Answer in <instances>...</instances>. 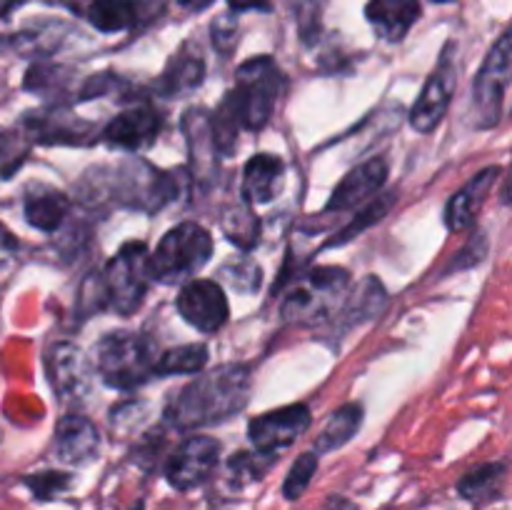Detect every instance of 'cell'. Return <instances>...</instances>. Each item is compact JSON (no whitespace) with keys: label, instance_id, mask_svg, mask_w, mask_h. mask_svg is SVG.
Wrapping results in <instances>:
<instances>
[{"label":"cell","instance_id":"cell-11","mask_svg":"<svg viewBox=\"0 0 512 510\" xmlns=\"http://www.w3.org/2000/svg\"><path fill=\"white\" fill-rule=\"evenodd\" d=\"M45 370L58 398L65 403L85 400L93 383V368L83 350L73 343H55L45 353Z\"/></svg>","mask_w":512,"mask_h":510},{"label":"cell","instance_id":"cell-38","mask_svg":"<svg viewBox=\"0 0 512 510\" xmlns=\"http://www.w3.org/2000/svg\"><path fill=\"white\" fill-rule=\"evenodd\" d=\"M23 138H25V135H23ZM3 155H5L3 178H13L15 168H18V165L25 160V145H18V148H13V133H5Z\"/></svg>","mask_w":512,"mask_h":510},{"label":"cell","instance_id":"cell-33","mask_svg":"<svg viewBox=\"0 0 512 510\" xmlns=\"http://www.w3.org/2000/svg\"><path fill=\"white\" fill-rule=\"evenodd\" d=\"M273 465V453H260V450H255V453H235L233 458L228 460V478L233 480L235 488H245V485L263 478Z\"/></svg>","mask_w":512,"mask_h":510},{"label":"cell","instance_id":"cell-29","mask_svg":"<svg viewBox=\"0 0 512 510\" xmlns=\"http://www.w3.org/2000/svg\"><path fill=\"white\" fill-rule=\"evenodd\" d=\"M393 205H395V193H385V195H380V198L370 200V203L363 205V210H360V213L355 215V218L350 220V223L345 225L338 235H335V238L328 240V245H325V248H338V245H345V243H350L353 238H358L363 230L373 228L375 223H380V220L388 215V210L393 208Z\"/></svg>","mask_w":512,"mask_h":510},{"label":"cell","instance_id":"cell-12","mask_svg":"<svg viewBox=\"0 0 512 510\" xmlns=\"http://www.w3.org/2000/svg\"><path fill=\"white\" fill-rule=\"evenodd\" d=\"M175 308L200 333H218L228 323V298L215 280H190L180 288Z\"/></svg>","mask_w":512,"mask_h":510},{"label":"cell","instance_id":"cell-32","mask_svg":"<svg viewBox=\"0 0 512 510\" xmlns=\"http://www.w3.org/2000/svg\"><path fill=\"white\" fill-rule=\"evenodd\" d=\"M63 23H43L33 25V28L23 30V33L13 35V45L18 53L23 55H48L58 48L63 40Z\"/></svg>","mask_w":512,"mask_h":510},{"label":"cell","instance_id":"cell-37","mask_svg":"<svg viewBox=\"0 0 512 510\" xmlns=\"http://www.w3.org/2000/svg\"><path fill=\"white\" fill-rule=\"evenodd\" d=\"M235 40H238V28H235L233 18L230 15H225V18H218L213 23V43L218 50H225V53H230L235 45Z\"/></svg>","mask_w":512,"mask_h":510},{"label":"cell","instance_id":"cell-10","mask_svg":"<svg viewBox=\"0 0 512 510\" xmlns=\"http://www.w3.org/2000/svg\"><path fill=\"white\" fill-rule=\"evenodd\" d=\"M23 133L28 140L43 145H90L98 138L93 123L78 118L60 105L25 115Z\"/></svg>","mask_w":512,"mask_h":510},{"label":"cell","instance_id":"cell-39","mask_svg":"<svg viewBox=\"0 0 512 510\" xmlns=\"http://www.w3.org/2000/svg\"><path fill=\"white\" fill-rule=\"evenodd\" d=\"M463 255H473V260L475 258H478V260L485 258V238H483V233H480V238L470 240V245L463 250ZM458 265H460V268H465V265H470V263H465V258H455L453 268H458Z\"/></svg>","mask_w":512,"mask_h":510},{"label":"cell","instance_id":"cell-42","mask_svg":"<svg viewBox=\"0 0 512 510\" xmlns=\"http://www.w3.org/2000/svg\"><path fill=\"white\" fill-rule=\"evenodd\" d=\"M500 200H503L505 205H512V163L508 168V175L503 178V185H500Z\"/></svg>","mask_w":512,"mask_h":510},{"label":"cell","instance_id":"cell-25","mask_svg":"<svg viewBox=\"0 0 512 510\" xmlns=\"http://www.w3.org/2000/svg\"><path fill=\"white\" fill-rule=\"evenodd\" d=\"M385 303H388V295H385L383 283L370 275V278L360 283V288L353 295H348V300H345V305L338 313V323L343 328H355L358 323L373 320L375 315L383 313Z\"/></svg>","mask_w":512,"mask_h":510},{"label":"cell","instance_id":"cell-27","mask_svg":"<svg viewBox=\"0 0 512 510\" xmlns=\"http://www.w3.org/2000/svg\"><path fill=\"white\" fill-rule=\"evenodd\" d=\"M505 463H485L478 468L470 470L468 475H463L458 483L460 498L468 500V503H485V500L495 498L503 485L505 478Z\"/></svg>","mask_w":512,"mask_h":510},{"label":"cell","instance_id":"cell-18","mask_svg":"<svg viewBox=\"0 0 512 510\" xmlns=\"http://www.w3.org/2000/svg\"><path fill=\"white\" fill-rule=\"evenodd\" d=\"M500 175H503V170L498 165H490V168L475 173L463 188L455 190V195L445 205V225H448L450 233H463L465 228L475 223Z\"/></svg>","mask_w":512,"mask_h":510},{"label":"cell","instance_id":"cell-9","mask_svg":"<svg viewBox=\"0 0 512 510\" xmlns=\"http://www.w3.org/2000/svg\"><path fill=\"white\" fill-rule=\"evenodd\" d=\"M220 460V443L210 435H190L165 463V480L175 490H193L213 475Z\"/></svg>","mask_w":512,"mask_h":510},{"label":"cell","instance_id":"cell-3","mask_svg":"<svg viewBox=\"0 0 512 510\" xmlns=\"http://www.w3.org/2000/svg\"><path fill=\"white\" fill-rule=\"evenodd\" d=\"M350 273L335 265H323L293 278L290 293L283 300V318L290 323L315 325L340 313L348 300Z\"/></svg>","mask_w":512,"mask_h":510},{"label":"cell","instance_id":"cell-41","mask_svg":"<svg viewBox=\"0 0 512 510\" xmlns=\"http://www.w3.org/2000/svg\"><path fill=\"white\" fill-rule=\"evenodd\" d=\"M323 510H358V505L353 500L343 498V495H330L323 503Z\"/></svg>","mask_w":512,"mask_h":510},{"label":"cell","instance_id":"cell-13","mask_svg":"<svg viewBox=\"0 0 512 510\" xmlns=\"http://www.w3.org/2000/svg\"><path fill=\"white\" fill-rule=\"evenodd\" d=\"M310 408L308 405H288V408L270 410V413L260 415L250 423L248 435L250 443L255 445V450L260 453H273L278 455V450L290 448L305 430L310 428Z\"/></svg>","mask_w":512,"mask_h":510},{"label":"cell","instance_id":"cell-46","mask_svg":"<svg viewBox=\"0 0 512 510\" xmlns=\"http://www.w3.org/2000/svg\"><path fill=\"white\" fill-rule=\"evenodd\" d=\"M433 3H453V0H433Z\"/></svg>","mask_w":512,"mask_h":510},{"label":"cell","instance_id":"cell-17","mask_svg":"<svg viewBox=\"0 0 512 510\" xmlns=\"http://www.w3.org/2000/svg\"><path fill=\"white\" fill-rule=\"evenodd\" d=\"M100 453V433L93 420L68 413L55 425V455L65 465L93 463Z\"/></svg>","mask_w":512,"mask_h":510},{"label":"cell","instance_id":"cell-28","mask_svg":"<svg viewBox=\"0 0 512 510\" xmlns=\"http://www.w3.org/2000/svg\"><path fill=\"white\" fill-rule=\"evenodd\" d=\"M220 228L228 235L230 243L238 245L240 250H250L260 238L258 215L253 213V208H250V203L245 198L243 203L230 205V208L225 210L223 218H220Z\"/></svg>","mask_w":512,"mask_h":510},{"label":"cell","instance_id":"cell-24","mask_svg":"<svg viewBox=\"0 0 512 510\" xmlns=\"http://www.w3.org/2000/svg\"><path fill=\"white\" fill-rule=\"evenodd\" d=\"M143 0H90L88 20L100 33L130 30L143 20Z\"/></svg>","mask_w":512,"mask_h":510},{"label":"cell","instance_id":"cell-1","mask_svg":"<svg viewBox=\"0 0 512 510\" xmlns=\"http://www.w3.org/2000/svg\"><path fill=\"white\" fill-rule=\"evenodd\" d=\"M250 400V370L230 363L198 375L170 395L165 420L173 428L193 430L233 418Z\"/></svg>","mask_w":512,"mask_h":510},{"label":"cell","instance_id":"cell-2","mask_svg":"<svg viewBox=\"0 0 512 510\" xmlns=\"http://www.w3.org/2000/svg\"><path fill=\"white\" fill-rule=\"evenodd\" d=\"M88 178L95 180V190L103 188L105 198L143 213H158L180 193V183L173 173H163L138 158L118 165L115 170L100 168V178H93L90 173Z\"/></svg>","mask_w":512,"mask_h":510},{"label":"cell","instance_id":"cell-45","mask_svg":"<svg viewBox=\"0 0 512 510\" xmlns=\"http://www.w3.org/2000/svg\"><path fill=\"white\" fill-rule=\"evenodd\" d=\"M130 510H145V505H143V503H135Z\"/></svg>","mask_w":512,"mask_h":510},{"label":"cell","instance_id":"cell-35","mask_svg":"<svg viewBox=\"0 0 512 510\" xmlns=\"http://www.w3.org/2000/svg\"><path fill=\"white\" fill-rule=\"evenodd\" d=\"M220 275H223L235 290H240V293H255L260 280H263V273H260L258 265L250 263L248 258H235L230 260V263H225Z\"/></svg>","mask_w":512,"mask_h":510},{"label":"cell","instance_id":"cell-44","mask_svg":"<svg viewBox=\"0 0 512 510\" xmlns=\"http://www.w3.org/2000/svg\"><path fill=\"white\" fill-rule=\"evenodd\" d=\"M0 3H3V8H0L3 18H10V13H13L15 8H20V5H23L25 0H0Z\"/></svg>","mask_w":512,"mask_h":510},{"label":"cell","instance_id":"cell-36","mask_svg":"<svg viewBox=\"0 0 512 510\" xmlns=\"http://www.w3.org/2000/svg\"><path fill=\"white\" fill-rule=\"evenodd\" d=\"M70 480L73 478H70L68 473L48 470V473L28 475V478H23V483L28 485L30 493H33L38 500H53L70 488Z\"/></svg>","mask_w":512,"mask_h":510},{"label":"cell","instance_id":"cell-20","mask_svg":"<svg viewBox=\"0 0 512 510\" xmlns=\"http://www.w3.org/2000/svg\"><path fill=\"white\" fill-rule=\"evenodd\" d=\"M365 18L378 38L400 43L420 18V0H370L365 5Z\"/></svg>","mask_w":512,"mask_h":510},{"label":"cell","instance_id":"cell-23","mask_svg":"<svg viewBox=\"0 0 512 510\" xmlns=\"http://www.w3.org/2000/svg\"><path fill=\"white\" fill-rule=\"evenodd\" d=\"M205 80V60L203 55L198 53H190L188 48L178 50L175 58L170 60L165 73L160 75V93L170 95H185V93H193L195 88H200Z\"/></svg>","mask_w":512,"mask_h":510},{"label":"cell","instance_id":"cell-19","mask_svg":"<svg viewBox=\"0 0 512 510\" xmlns=\"http://www.w3.org/2000/svg\"><path fill=\"white\" fill-rule=\"evenodd\" d=\"M183 133L185 140H188L193 178L200 180V183H210L218 175L220 163V148L215 143L213 120L203 110H188V115L183 118Z\"/></svg>","mask_w":512,"mask_h":510},{"label":"cell","instance_id":"cell-14","mask_svg":"<svg viewBox=\"0 0 512 510\" xmlns=\"http://www.w3.org/2000/svg\"><path fill=\"white\" fill-rule=\"evenodd\" d=\"M455 93V65L450 60V50L440 58L438 68L433 70V75L425 83L423 93L415 100L413 110H410V125H413L418 133L428 135L443 123L445 113L450 108V100Z\"/></svg>","mask_w":512,"mask_h":510},{"label":"cell","instance_id":"cell-26","mask_svg":"<svg viewBox=\"0 0 512 510\" xmlns=\"http://www.w3.org/2000/svg\"><path fill=\"white\" fill-rule=\"evenodd\" d=\"M360 425H363V405L348 403L343 408H338L330 415L325 428L320 430L318 440H315V453L325 455L348 445L360 430Z\"/></svg>","mask_w":512,"mask_h":510},{"label":"cell","instance_id":"cell-16","mask_svg":"<svg viewBox=\"0 0 512 510\" xmlns=\"http://www.w3.org/2000/svg\"><path fill=\"white\" fill-rule=\"evenodd\" d=\"M160 125H163V120H160V115L150 105H135V108H128L120 115H115L105 125L103 140L108 145H115V148L138 153V150L155 143Z\"/></svg>","mask_w":512,"mask_h":510},{"label":"cell","instance_id":"cell-8","mask_svg":"<svg viewBox=\"0 0 512 510\" xmlns=\"http://www.w3.org/2000/svg\"><path fill=\"white\" fill-rule=\"evenodd\" d=\"M512 78V28L490 48L473 83V113L480 128H493L503 110L505 88Z\"/></svg>","mask_w":512,"mask_h":510},{"label":"cell","instance_id":"cell-4","mask_svg":"<svg viewBox=\"0 0 512 510\" xmlns=\"http://www.w3.org/2000/svg\"><path fill=\"white\" fill-rule=\"evenodd\" d=\"M158 350L140 333H108L95 345V370L108 388L133 390L158 375Z\"/></svg>","mask_w":512,"mask_h":510},{"label":"cell","instance_id":"cell-15","mask_svg":"<svg viewBox=\"0 0 512 510\" xmlns=\"http://www.w3.org/2000/svg\"><path fill=\"white\" fill-rule=\"evenodd\" d=\"M385 180H388V160H365V163H360L358 168H353L340 180V185L333 190L328 205H325V213H345V210L368 205L383 190Z\"/></svg>","mask_w":512,"mask_h":510},{"label":"cell","instance_id":"cell-6","mask_svg":"<svg viewBox=\"0 0 512 510\" xmlns=\"http://www.w3.org/2000/svg\"><path fill=\"white\" fill-rule=\"evenodd\" d=\"M285 75L273 58L245 60L238 68V85L230 90V100L235 103L243 130H263L273 118L275 103L283 93Z\"/></svg>","mask_w":512,"mask_h":510},{"label":"cell","instance_id":"cell-34","mask_svg":"<svg viewBox=\"0 0 512 510\" xmlns=\"http://www.w3.org/2000/svg\"><path fill=\"white\" fill-rule=\"evenodd\" d=\"M315 470H318V453L310 450V453L300 455V458L293 463V468L288 470V475H285V483H283L285 500H298L300 495L308 490Z\"/></svg>","mask_w":512,"mask_h":510},{"label":"cell","instance_id":"cell-21","mask_svg":"<svg viewBox=\"0 0 512 510\" xmlns=\"http://www.w3.org/2000/svg\"><path fill=\"white\" fill-rule=\"evenodd\" d=\"M70 210V200L45 183H30L23 193V215L33 228L58 233Z\"/></svg>","mask_w":512,"mask_h":510},{"label":"cell","instance_id":"cell-43","mask_svg":"<svg viewBox=\"0 0 512 510\" xmlns=\"http://www.w3.org/2000/svg\"><path fill=\"white\" fill-rule=\"evenodd\" d=\"M180 5H183L185 10H190V13H200V10L210 8V5L215 3V0H178Z\"/></svg>","mask_w":512,"mask_h":510},{"label":"cell","instance_id":"cell-31","mask_svg":"<svg viewBox=\"0 0 512 510\" xmlns=\"http://www.w3.org/2000/svg\"><path fill=\"white\" fill-rule=\"evenodd\" d=\"M70 70L63 68V65H53V63H35L33 68L25 73V88L33 90L38 95H63L68 93L70 85Z\"/></svg>","mask_w":512,"mask_h":510},{"label":"cell","instance_id":"cell-30","mask_svg":"<svg viewBox=\"0 0 512 510\" xmlns=\"http://www.w3.org/2000/svg\"><path fill=\"white\" fill-rule=\"evenodd\" d=\"M208 363V348L203 343H190L170 348L160 355L158 375H190L200 373Z\"/></svg>","mask_w":512,"mask_h":510},{"label":"cell","instance_id":"cell-7","mask_svg":"<svg viewBox=\"0 0 512 510\" xmlns=\"http://www.w3.org/2000/svg\"><path fill=\"white\" fill-rule=\"evenodd\" d=\"M100 280H103L108 308L118 315H133L148 293V283L153 280L150 253L145 243H138V240L125 243L105 265Z\"/></svg>","mask_w":512,"mask_h":510},{"label":"cell","instance_id":"cell-5","mask_svg":"<svg viewBox=\"0 0 512 510\" xmlns=\"http://www.w3.org/2000/svg\"><path fill=\"white\" fill-rule=\"evenodd\" d=\"M213 258V238L198 223H180L170 228L150 255L153 280L165 285H178L190 280Z\"/></svg>","mask_w":512,"mask_h":510},{"label":"cell","instance_id":"cell-40","mask_svg":"<svg viewBox=\"0 0 512 510\" xmlns=\"http://www.w3.org/2000/svg\"><path fill=\"white\" fill-rule=\"evenodd\" d=\"M233 13H245V10H270V0H228Z\"/></svg>","mask_w":512,"mask_h":510},{"label":"cell","instance_id":"cell-22","mask_svg":"<svg viewBox=\"0 0 512 510\" xmlns=\"http://www.w3.org/2000/svg\"><path fill=\"white\" fill-rule=\"evenodd\" d=\"M283 170V160L275 158V155L260 153L255 158H250L243 170V198L250 205L270 203L275 198V193H278Z\"/></svg>","mask_w":512,"mask_h":510}]
</instances>
